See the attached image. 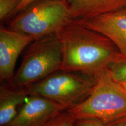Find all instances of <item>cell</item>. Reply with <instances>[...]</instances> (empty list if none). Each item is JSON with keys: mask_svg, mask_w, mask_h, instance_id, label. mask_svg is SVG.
I'll list each match as a JSON object with an SVG mask.
<instances>
[{"mask_svg": "<svg viewBox=\"0 0 126 126\" xmlns=\"http://www.w3.org/2000/svg\"></svg>", "mask_w": 126, "mask_h": 126, "instance_id": "cell-18", "label": "cell"}, {"mask_svg": "<svg viewBox=\"0 0 126 126\" xmlns=\"http://www.w3.org/2000/svg\"><path fill=\"white\" fill-rule=\"evenodd\" d=\"M64 110L59 105L38 95H29L18 114L4 126H45Z\"/></svg>", "mask_w": 126, "mask_h": 126, "instance_id": "cell-7", "label": "cell"}, {"mask_svg": "<svg viewBox=\"0 0 126 126\" xmlns=\"http://www.w3.org/2000/svg\"><path fill=\"white\" fill-rule=\"evenodd\" d=\"M73 126H106L100 121L92 119H77Z\"/></svg>", "mask_w": 126, "mask_h": 126, "instance_id": "cell-14", "label": "cell"}, {"mask_svg": "<svg viewBox=\"0 0 126 126\" xmlns=\"http://www.w3.org/2000/svg\"><path fill=\"white\" fill-rule=\"evenodd\" d=\"M62 68L60 42L56 34L33 41L29 47L11 84L27 88Z\"/></svg>", "mask_w": 126, "mask_h": 126, "instance_id": "cell-5", "label": "cell"}, {"mask_svg": "<svg viewBox=\"0 0 126 126\" xmlns=\"http://www.w3.org/2000/svg\"><path fill=\"white\" fill-rule=\"evenodd\" d=\"M106 126H126V117L107 124Z\"/></svg>", "mask_w": 126, "mask_h": 126, "instance_id": "cell-16", "label": "cell"}, {"mask_svg": "<svg viewBox=\"0 0 126 126\" xmlns=\"http://www.w3.org/2000/svg\"><path fill=\"white\" fill-rule=\"evenodd\" d=\"M29 96L26 88L6 83L0 87V126L11 122Z\"/></svg>", "mask_w": 126, "mask_h": 126, "instance_id": "cell-10", "label": "cell"}, {"mask_svg": "<svg viewBox=\"0 0 126 126\" xmlns=\"http://www.w3.org/2000/svg\"><path fill=\"white\" fill-rule=\"evenodd\" d=\"M92 92L81 103L67 110L75 119H92L105 124L126 117V90L108 68L96 75Z\"/></svg>", "mask_w": 126, "mask_h": 126, "instance_id": "cell-2", "label": "cell"}, {"mask_svg": "<svg viewBox=\"0 0 126 126\" xmlns=\"http://www.w3.org/2000/svg\"><path fill=\"white\" fill-rule=\"evenodd\" d=\"M89 29L106 36L126 57V11H121L100 14L78 19Z\"/></svg>", "mask_w": 126, "mask_h": 126, "instance_id": "cell-8", "label": "cell"}, {"mask_svg": "<svg viewBox=\"0 0 126 126\" xmlns=\"http://www.w3.org/2000/svg\"><path fill=\"white\" fill-rule=\"evenodd\" d=\"M108 69L115 81L120 83H126V57L114 61Z\"/></svg>", "mask_w": 126, "mask_h": 126, "instance_id": "cell-11", "label": "cell"}, {"mask_svg": "<svg viewBox=\"0 0 126 126\" xmlns=\"http://www.w3.org/2000/svg\"><path fill=\"white\" fill-rule=\"evenodd\" d=\"M72 19H82L100 14L126 11V0H65Z\"/></svg>", "mask_w": 126, "mask_h": 126, "instance_id": "cell-9", "label": "cell"}, {"mask_svg": "<svg viewBox=\"0 0 126 126\" xmlns=\"http://www.w3.org/2000/svg\"><path fill=\"white\" fill-rule=\"evenodd\" d=\"M62 51L61 70L96 76L123 55L111 40L71 19L56 33Z\"/></svg>", "mask_w": 126, "mask_h": 126, "instance_id": "cell-1", "label": "cell"}, {"mask_svg": "<svg viewBox=\"0 0 126 126\" xmlns=\"http://www.w3.org/2000/svg\"><path fill=\"white\" fill-rule=\"evenodd\" d=\"M75 121L70 113L64 110L52 118L45 126H73Z\"/></svg>", "mask_w": 126, "mask_h": 126, "instance_id": "cell-13", "label": "cell"}, {"mask_svg": "<svg viewBox=\"0 0 126 126\" xmlns=\"http://www.w3.org/2000/svg\"><path fill=\"white\" fill-rule=\"evenodd\" d=\"M21 0H0V20L4 22L14 15Z\"/></svg>", "mask_w": 126, "mask_h": 126, "instance_id": "cell-12", "label": "cell"}, {"mask_svg": "<svg viewBox=\"0 0 126 126\" xmlns=\"http://www.w3.org/2000/svg\"><path fill=\"white\" fill-rule=\"evenodd\" d=\"M121 84H122V85H123V87H124V89H126V83H121Z\"/></svg>", "mask_w": 126, "mask_h": 126, "instance_id": "cell-17", "label": "cell"}, {"mask_svg": "<svg viewBox=\"0 0 126 126\" xmlns=\"http://www.w3.org/2000/svg\"><path fill=\"white\" fill-rule=\"evenodd\" d=\"M96 82V76L61 70L28 86L26 90L29 95L45 97L67 110L84 100Z\"/></svg>", "mask_w": 126, "mask_h": 126, "instance_id": "cell-4", "label": "cell"}, {"mask_svg": "<svg viewBox=\"0 0 126 126\" xmlns=\"http://www.w3.org/2000/svg\"><path fill=\"white\" fill-rule=\"evenodd\" d=\"M34 40L9 28H0V79L6 83L14 76L15 64L25 48Z\"/></svg>", "mask_w": 126, "mask_h": 126, "instance_id": "cell-6", "label": "cell"}, {"mask_svg": "<svg viewBox=\"0 0 126 126\" xmlns=\"http://www.w3.org/2000/svg\"><path fill=\"white\" fill-rule=\"evenodd\" d=\"M71 19L65 0H37L15 15L8 28L36 40L56 34Z\"/></svg>", "mask_w": 126, "mask_h": 126, "instance_id": "cell-3", "label": "cell"}, {"mask_svg": "<svg viewBox=\"0 0 126 126\" xmlns=\"http://www.w3.org/2000/svg\"><path fill=\"white\" fill-rule=\"evenodd\" d=\"M36 1H37V0H21L19 5L18 6L17 8L16 9L14 15H16L17 14L21 11H22L23 9H24L25 8L27 7L32 3Z\"/></svg>", "mask_w": 126, "mask_h": 126, "instance_id": "cell-15", "label": "cell"}]
</instances>
